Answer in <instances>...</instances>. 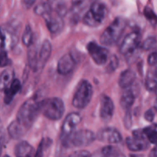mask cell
I'll return each instance as SVG.
<instances>
[{"instance_id":"13","label":"cell","mask_w":157,"mask_h":157,"mask_svg":"<svg viewBox=\"0 0 157 157\" xmlns=\"http://www.w3.org/2000/svg\"><path fill=\"white\" fill-rule=\"evenodd\" d=\"M114 113V104L110 97L102 94L100 99V117L104 122H109Z\"/></svg>"},{"instance_id":"23","label":"cell","mask_w":157,"mask_h":157,"mask_svg":"<svg viewBox=\"0 0 157 157\" xmlns=\"http://www.w3.org/2000/svg\"><path fill=\"white\" fill-rule=\"evenodd\" d=\"M39 48L35 44V42L32 43L29 47L28 51V61L29 67L36 72L37 66H38V55Z\"/></svg>"},{"instance_id":"7","label":"cell","mask_w":157,"mask_h":157,"mask_svg":"<svg viewBox=\"0 0 157 157\" xmlns=\"http://www.w3.org/2000/svg\"><path fill=\"white\" fill-rule=\"evenodd\" d=\"M126 144L127 148L133 152L144 151L150 147V142L144 135V131L140 130L133 132V136L127 137Z\"/></svg>"},{"instance_id":"36","label":"cell","mask_w":157,"mask_h":157,"mask_svg":"<svg viewBox=\"0 0 157 157\" xmlns=\"http://www.w3.org/2000/svg\"><path fill=\"white\" fill-rule=\"evenodd\" d=\"M147 62L150 66L157 65V50L153 51L149 55L147 58Z\"/></svg>"},{"instance_id":"9","label":"cell","mask_w":157,"mask_h":157,"mask_svg":"<svg viewBox=\"0 0 157 157\" xmlns=\"http://www.w3.org/2000/svg\"><path fill=\"white\" fill-rule=\"evenodd\" d=\"M141 35L138 31H133L128 35H126L125 38L121 43L120 52L124 55H130L133 54L137 49L140 44Z\"/></svg>"},{"instance_id":"28","label":"cell","mask_w":157,"mask_h":157,"mask_svg":"<svg viewBox=\"0 0 157 157\" xmlns=\"http://www.w3.org/2000/svg\"><path fill=\"white\" fill-rule=\"evenodd\" d=\"M146 88L151 92H157V81L153 75V72L150 71L147 75L145 82Z\"/></svg>"},{"instance_id":"33","label":"cell","mask_w":157,"mask_h":157,"mask_svg":"<svg viewBox=\"0 0 157 157\" xmlns=\"http://www.w3.org/2000/svg\"><path fill=\"white\" fill-rule=\"evenodd\" d=\"M144 16L145 18L151 23L153 25H156L157 24V15L156 14L153 12V9L151 8L148 7H145L144 10Z\"/></svg>"},{"instance_id":"16","label":"cell","mask_w":157,"mask_h":157,"mask_svg":"<svg viewBox=\"0 0 157 157\" xmlns=\"http://www.w3.org/2000/svg\"><path fill=\"white\" fill-rule=\"evenodd\" d=\"M52 46L48 40H44L40 46L38 55V66H37L36 72L41 71L45 66L46 63L48 61L51 55H52Z\"/></svg>"},{"instance_id":"20","label":"cell","mask_w":157,"mask_h":157,"mask_svg":"<svg viewBox=\"0 0 157 157\" xmlns=\"http://www.w3.org/2000/svg\"><path fill=\"white\" fill-rule=\"evenodd\" d=\"M136 80V73L131 69H127L120 75L118 84L121 87L124 89L132 87Z\"/></svg>"},{"instance_id":"17","label":"cell","mask_w":157,"mask_h":157,"mask_svg":"<svg viewBox=\"0 0 157 157\" xmlns=\"http://www.w3.org/2000/svg\"><path fill=\"white\" fill-rule=\"evenodd\" d=\"M35 154V149L27 141H20L15 147L16 157H34Z\"/></svg>"},{"instance_id":"8","label":"cell","mask_w":157,"mask_h":157,"mask_svg":"<svg viewBox=\"0 0 157 157\" xmlns=\"http://www.w3.org/2000/svg\"><path fill=\"white\" fill-rule=\"evenodd\" d=\"M87 49L90 56L98 65L102 66L107 64L110 55L106 48L99 45L96 42L90 41L87 44Z\"/></svg>"},{"instance_id":"26","label":"cell","mask_w":157,"mask_h":157,"mask_svg":"<svg viewBox=\"0 0 157 157\" xmlns=\"http://www.w3.org/2000/svg\"><path fill=\"white\" fill-rule=\"evenodd\" d=\"M52 11V9H51L50 6H49L47 2H41L38 3L35 6V9H34L35 14L41 17H44V15L48 14Z\"/></svg>"},{"instance_id":"40","label":"cell","mask_w":157,"mask_h":157,"mask_svg":"<svg viewBox=\"0 0 157 157\" xmlns=\"http://www.w3.org/2000/svg\"><path fill=\"white\" fill-rule=\"evenodd\" d=\"M152 154H153V157H157V144L155 145V147L152 151Z\"/></svg>"},{"instance_id":"22","label":"cell","mask_w":157,"mask_h":157,"mask_svg":"<svg viewBox=\"0 0 157 157\" xmlns=\"http://www.w3.org/2000/svg\"><path fill=\"white\" fill-rule=\"evenodd\" d=\"M47 2L50 6L52 10L61 17L64 18L67 15V7L65 0H47Z\"/></svg>"},{"instance_id":"27","label":"cell","mask_w":157,"mask_h":157,"mask_svg":"<svg viewBox=\"0 0 157 157\" xmlns=\"http://www.w3.org/2000/svg\"><path fill=\"white\" fill-rule=\"evenodd\" d=\"M21 39H22L23 44L25 46H27V47H29L34 42L33 32H32V28L29 25L25 26V29L24 32H23Z\"/></svg>"},{"instance_id":"4","label":"cell","mask_w":157,"mask_h":157,"mask_svg":"<svg viewBox=\"0 0 157 157\" xmlns=\"http://www.w3.org/2000/svg\"><path fill=\"white\" fill-rule=\"evenodd\" d=\"M97 139L96 134L90 130H75L71 134L61 140L62 144L66 148H80L87 147L93 144Z\"/></svg>"},{"instance_id":"24","label":"cell","mask_w":157,"mask_h":157,"mask_svg":"<svg viewBox=\"0 0 157 157\" xmlns=\"http://www.w3.org/2000/svg\"><path fill=\"white\" fill-rule=\"evenodd\" d=\"M14 71L12 67H8L0 75V90H5L13 81Z\"/></svg>"},{"instance_id":"34","label":"cell","mask_w":157,"mask_h":157,"mask_svg":"<svg viewBox=\"0 0 157 157\" xmlns=\"http://www.w3.org/2000/svg\"><path fill=\"white\" fill-rule=\"evenodd\" d=\"M11 61L5 49H0V67H7L10 64Z\"/></svg>"},{"instance_id":"32","label":"cell","mask_w":157,"mask_h":157,"mask_svg":"<svg viewBox=\"0 0 157 157\" xmlns=\"http://www.w3.org/2000/svg\"><path fill=\"white\" fill-rule=\"evenodd\" d=\"M157 46V40L155 37H149L141 44V48L145 51L153 50Z\"/></svg>"},{"instance_id":"1","label":"cell","mask_w":157,"mask_h":157,"mask_svg":"<svg viewBox=\"0 0 157 157\" xmlns=\"http://www.w3.org/2000/svg\"><path fill=\"white\" fill-rule=\"evenodd\" d=\"M39 104L40 101L33 97L25 101L17 113L16 120L28 130L31 128L40 113Z\"/></svg>"},{"instance_id":"19","label":"cell","mask_w":157,"mask_h":157,"mask_svg":"<svg viewBox=\"0 0 157 157\" xmlns=\"http://www.w3.org/2000/svg\"><path fill=\"white\" fill-rule=\"evenodd\" d=\"M136 90L133 89V86L126 89L121 98L120 103H121V107L126 110H130L136 100Z\"/></svg>"},{"instance_id":"43","label":"cell","mask_w":157,"mask_h":157,"mask_svg":"<svg viewBox=\"0 0 157 157\" xmlns=\"http://www.w3.org/2000/svg\"><path fill=\"white\" fill-rule=\"evenodd\" d=\"M154 109L155 110H157V98L156 99V101H155V104H154Z\"/></svg>"},{"instance_id":"30","label":"cell","mask_w":157,"mask_h":157,"mask_svg":"<svg viewBox=\"0 0 157 157\" xmlns=\"http://www.w3.org/2000/svg\"><path fill=\"white\" fill-rule=\"evenodd\" d=\"M143 131L150 144H154V145L157 144V130L151 127H147L143 130Z\"/></svg>"},{"instance_id":"35","label":"cell","mask_w":157,"mask_h":157,"mask_svg":"<svg viewBox=\"0 0 157 157\" xmlns=\"http://www.w3.org/2000/svg\"><path fill=\"white\" fill-rule=\"evenodd\" d=\"M69 157H92V155L90 154V152L87 150H81L75 151L69 156Z\"/></svg>"},{"instance_id":"15","label":"cell","mask_w":157,"mask_h":157,"mask_svg":"<svg viewBox=\"0 0 157 157\" xmlns=\"http://www.w3.org/2000/svg\"><path fill=\"white\" fill-rule=\"evenodd\" d=\"M17 37L12 29L0 27V49H11L16 44Z\"/></svg>"},{"instance_id":"5","label":"cell","mask_w":157,"mask_h":157,"mask_svg":"<svg viewBox=\"0 0 157 157\" xmlns=\"http://www.w3.org/2000/svg\"><path fill=\"white\" fill-rule=\"evenodd\" d=\"M107 15V6L101 2H93L83 17V23L88 27L101 25Z\"/></svg>"},{"instance_id":"11","label":"cell","mask_w":157,"mask_h":157,"mask_svg":"<svg viewBox=\"0 0 157 157\" xmlns=\"http://www.w3.org/2000/svg\"><path fill=\"white\" fill-rule=\"evenodd\" d=\"M97 140L109 144H117L122 142L123 137L117 130L112 127L101 129L96 135Z\"/></svg>"},{"instance_id":"25","label":"cell","mask_w":157,"mask_h":157,"mask_svg":"<svg viewBox=\"0 0 157 157\" xmlns=\"http://www.w3.org/2000/svg\"><path fill=\"white\" fill-rule=\"evenodd\" d=\"M87 2L86 0H78L74 2L72 5L71 12V16L74 20H78L81 16V14L84 12V9L87 7Z\"/></svg>"},{"instance_id":"18","label":"cell","mask_w":157,"mask_h":157,"mask_svg":"<svg viewBox=\"0 0 157 157\" xmlns=\"http://www.w3.org/2000/svg\"><path fill=\"white\" fill-rule=\"evenodd\" d=\"M8 133L9 136L13 140H19L21 139L24 135L25 134L26 132L28 131V129L25 128L22 124H20L17 120L12 121L9 125L7 128Z\"/></svg>"},{"instance_id":"3","label":"cell","mask_w":157,"mask_h":157,"mask_svg":"<svg viewBox=\"0 0 157 157\" xmlns=\"http://www.w3.org/2000/svg\"><path fill=\"white\" fill-rule=\"evenodd\" d=\"M40 113L51 121H58L65 111L64 101L59 98H49L40 101Z\"/></svg>"},{"instance_id":"14","label":"cell","mask_w":157,"mask_h":157,"mask_svg":"<svg viewBox=\"0 0 157 157\" xmlns=\"http://www.w3.org/2000/svg\"><path fill=\"white\" fill-rule=\"evenodd\" d=\"M76 64V60L72 54H65L58 61L57 71L61 75H69L73 71Z\"/></svg>"},{"instance_id":"6","label":"cell","mask_w":157,"mask_h":157,"mask_svg":"<svg viewBox=\"0 0 157 157\" xmlns=\"http://www.w3.org/2000/svg\"><path fill=\"white\" fill-rule=\"evenodd\" d=\"M93 97V87L87 80H83L78 84L72 99V105L78 109L85 108Z\"/></svg>"},{"instance_id":"39","label":"cell","mask_w":157,"mask_h":157,"mask_svg":"<svg viewBox=\"0 0 157 157\" xmlns=\"http://www.w3.org/2000/svg\"><path fill=\"white\" fill-rule=\"evenodd\" d=\"M36 0H22L23 6L26 8V9H29L32 7L34 4L35 3Z\"/></svg>"},{"instance_id":"12","label":"cell","mask_w":157,"mask_h":157,"mask_svg":"<svg viewBox=\"0 0 157 157\" xmlns=\"http://www.w3.org/2000/svg\"><path fill=\"white\" fill-rule=\"evenodd\" d=\"M43 18L45 21L48 29L52 35H58L64 29V23L63 17L57 14L56 12L52 11L48 14L44 15Z\"/></svg>"},{"instance_id":"10","label":"cell","mask_w":157,"mask_h":157,"mask_svg":"<svg viewBox=\"0 0 157 157\" xmlns=\"http://www.w3.org/2000/svg\"><path fill=\"white\" fill-rule=\"evenodd\" d=\"M81 122V116L79 113L73 112L67 115L63 122L61 130V139L63 140L74 131H75L77 126Z\"/></svg>"},{"instance_id":"21","label":"cell","mask_w":157,"mask_h":157,"mask_svg":"<svg viewBox=\"0 0 157 157\" xmlns=\"http://www.w3.org/2000/svg\"><path fill=\"white\" fill-rule=\"evenodd\" d=\"M21 84L19 80L14 79L12 84L4 90V102L6 104H9L13 100L14 97L21 90Z\"/></svg>"},{"instance_id":"41","label":"cell","mask_w":157,"mask_h":157,"mask_svg":"<svg viewBox=\"0 0 157 157\" xmlns=\"http://www.w3.org/2000/svg\"><path fill=\"white\" fill-rule=\"evenodd\" d=\"M2 147H3V140L2 138H0V156H1L2 151Z\"/></svg>"},{"instance_id":"31","label":"cell","mask_w":157,"mask_h":157,"mask_svg":"<svg viewBox=\"0 0 157 157\" xmlns=\"http://www.w3.org/2000/svg\"><path fill=\"white\" fill-rule=\"evenodd\" d=\"M107 63V67H106V71L108 72V73L113 72L115 70H117V68L119 66V60H118L117 57L114 55H110Z\"/></svg>"},{"instance_id":"38","label":"cell","mask_w":157,"mask_h":157,"mask_svg":"<svg viewBox=\"0 0 157 157\" xmlns=\"http://www.w3.org/2000/svg\"><path fill=\"white\" fill-rule=\"evenodd\" d=\"M155 117V113L153 109H150V110H147L145 112V114H144V118L147 120L149 122H152V121L154 120Z\"/></svg>"},{"instance_id":"42","label":"cell","mask_w":157,"mask_h":157,"mask_svg":"<svg viewBox=\"0 0 157 157\" xmlns=\"http://www.w3.org/2000/svg\"><path fill=\"white\" fill-rule=\"evenodd\" d=\"M2 130H3V124H2V122L1 119H0V136H1L2 133Z\"/></svg>"},{"instance_id":"29","label":"cell","mask_w":157,"mask_h":157,"mask_svg":"<svg viewBox=\"0 0 157 157\" xmlns=\"http://www.w3.org/2000/svg\"><path fill=\"white\" fill-rule=\"evenodd\" d=\"M102 157H118L119 150L113 146H106L101 150Z\"/></svg>"},{"instance_id":"44","label":"cell","mask_w":157,"mask_h":157,"mask_svg":"<svg viewBox=\"0 0 157 157\" xmlns=\"http://www.w3.org/2000/svg\"><path fill=\"white\" fill-rule=\"evenodd\" d=\"M3 157H10V156H9V155H5V156H3Z\"/></svg>"},{"instance_id":"2","label":"cell","mask_w":157,"mask_h":157,"mask_svg":"<svg viewBox=\"0 0 157 157\" xmlns=\"http://www.w3.org/2000/svg\"><path fill=\"white\" fill-rule=\"evenodd\" d=\"M127 26V21L122 17L115 18L106 28L100 38V41L104 46H112L117 43Z\"/></svg>"},{"instance_id":"37","label":"cell","mask_w":157,"mask_h":157,"mask_svg":"<svg viewBox=\"0 0 157 157\" xmlns=\"http://www.w3.org/2000/svg\"><path fill=\"white\" fill-rule=\"evenodd\" d=\"M44 145H45L44 140H42L41 141V143L39 144V145H38V149H37L36 152H35V156L34 157H44Z\"/></svg>"}]
</instances>
